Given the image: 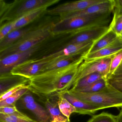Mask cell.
I'll use <instances>...</instances> for the list:
<instances>
[{"instance_id":"obj_1","label":"cell","mask_w":122,"mask_h":122,"mask_svg":"<svg viewBox=\"0 0 122 122\" xmlns=\"http://www.w3.org/2000/svg\"><path fill=\"white\" fill-rule=\"evenodd\" d=\"M84 58L62 68L41 73L30 78V91L38 97L59 95L72 88Z\"/></svg>"},{"instance_id":"obj_2","label":"cell","mask_w":122,"mask_h":122,"mask_svg":"<svg viewBox=\"0 0 122 122\" xmlns=\"http://www.w3.org/2000/svg\"><path fill=\"white\" fill-rule=\"evenodd\" d=\"M60 0H16L11 3L0 0V25L14 22L29 13L55 5Z\"/></svg>"},{"instance_id":"obj_3","label":"cell","mask_w":122,"mask_h":122,"mask_svg":"<svg viewBox=\"0 0 122 122\" xmlns=\"http://www.w3.org/2000/svg\"><path fill=\"white\" fill-rule=\"evenodd\" d=\"M55 22L50 20L41 22L14 44L0 51V60L14 53L28 50L44 42L52 35V26Z\"/></svg>"},{"instance_id":"obj_4","label":"cell","mask_w":122,"mask_h":122,"mask_svg":"<svg viewBox=\"0 0 122 122\" xmlns=\"http://www.w3.org/2000/svg\"><path fill=\"white\" fill-rule=\"evenodd\" d=\"M68 91L81 100L103 109L122 107V93L108 84L102 90L95 93H83L70 90Z\"/></svg>"},{"instance_id":"obj_5","label":"cell","mask_w":122,"mask_h":122,"mask_svg":"<svg viewBox=\"0 0 122 122\" xmlns=\"http://www.w3.org/2000/svg\"><path fill=\"white\" fill-rule=\"evenodd\" d=\"M111 13L94 15L76 16L59 20L52 26V33H60L77 30Z\"/></svg>"},{"instance_id":"obj_6","label":"cell","mask_w":122,"mask_h":122,"mask_svg":"<svg viewBox=\"0 0 122 122\" xmlns=\"http://www.w3.org/2000/svg\"><path fill=\"white\" fill-rule=\"evenodd\" d=\"M113 56L93 60H84L78 67L73 84L85 76L95 73L102 75L107 80L110 74L111 63Z\"/></svg>"},{"instance_id":"obj_7","label":"cell","mask_w":122,"mask_h":122,"mask_svg":"<svg viewBox=\"0 0 122 122\" xmlns=\"http://www.w3.org/2000/svg\"><path fill=\"white\" fill-rule=\"evenodd\" d=\"M41 43L28 50L14 53L0 60V76L10 73L15 67L30 60Z\"/></svg>"},{"instance_id":"obj_8","label":"cell","mask_w":122,"mask_h":122,"mask_svg":"<svg viewBox=\"0 0 122 122\" xmlns=\"http://www.w3.org/2000/svg\"><path fill=\"white\" fill-rule=\"evenodd\" d=\"M17 103L21 108L29 110L40 122H51V118L45 108L37 102L30 90L21 97Z\"/></svg>"},{"instance_id":"obj_9","label":"cell","mask_w":122,"mask_h":122,"mask_svg":"<svg viewBox=\"0 0 122 122\" xmlns=\"http://www.w3.org/2000/svg\"><path fill=\"white\" fill-rule=\"evenodd\" d=\"M95 42H90L83 43L67 44L60 50L39 60L48 62L53 59L60 57L78 55H83L85 56Z\"/></svg>"},{"instance_id":"obj_10","label":"cell","mask_w":122,"mask_h":122,"mask_svg":"<svg viewBox=\"0 0 122 122\" xmlns=\"http://www.w3.org/2000/svg\"><path fill=\"white\" fill-rule=\"evenodd\" d=\"M105 0H81L63 3L50 10L47 14L51 15L60 16L73 13L85 10L96 4L103 2Z\"/></svg>"},{"instance_id":"obj_11","label":"cell","mask_w":122,"mask_h":122,"mask_svg":"<svg viewBox=\"0 0 122 122\" xmlns=\"http://www.w3.org/2000/svg\"><path fill=\"white\" fill-rule=\"evenodd\" d=\"M47 63L41 60L30 59L14 68L11 73L30 79L42 72Z\"/></svg>"},{"instance_id":"obj_12","label":"cell","mask_w":122,"mask_h":122,"mask_svg":"<svg viewBox=\"0 0 122 122\" xmlns=\"http://www.w3.org/2000/svg\"><path fill=\"white\" fill-rule=\"evenodd\" d=\"M115 7L114 0H105L79 12L59 16V20L71 17L94 15L113 12Z\"/></svg>"},{"instance_id":"obj_13","label":"cell","mask_w":122,"mask_h":122,"mask_svg":"<svg viewBox=\"0 0 122 122\" xmlns=\"http://www.w3.org/2000/svg\"><path fill=\"white\" fill-rule=\"evenodd\" d=\"M59 95L48 97H38L40 101L43 103L49 113L51 122H66L69 120L61 112L58 104Z\"/></svg>"},{"instance_id":"obj_14","label":"cell","mask_w":122,"mask_h":122,"mask_svg":"<svg viewBox=\"0 0 122 122\" xmlns=\"http://www.w3.org/2000/svg\"><path fill=\"white\" fill-rule=\"evenodd\" d=\"M110 29L109 25L79 33L73 37L68 44L96 42L106 34Z\"/></svg>"},{"instance_id":"obj_15","label":"cell","mask_w":122,"mask_h":122,"mask_svg":"<svg viewBox=\"0 0 122 122\" xmlns=\"http://www.w3.org/2000/svg\"><path fill=\"white\" fill-rule=\"evenodd\" d=\"M60 95L70 103L76 109V113L81 115H92L99 110L103 109L101 107L87 103L71 95L68 91Z\"/></svg>"},{"instance_id":"obj_16","label":"cell","mask_w":122,"mask_h":122,"mask_svg":"<svg viewBox=\"0 0 122 122\" xmlns=\"http://www.w3.org/2000/svg\"><path fill=\"white\" fill-rule=\"evenodd\" d=\"M30 79L10 73L0 76V96L13 88L22 84H29Z\"/></svg>"},{"instance_id":"obj_17","label":"cell","mask_w":122,"mask_h":122,"mask_svg":"<svg viewBox=\"0 0 122 122\" xmlns=\"http://www.w3.org/2000/svg\"><path fill=\"white\" fill-rule=\"evenodd\" d=\"M122 50V38L119 37L110 45L101 50L84 56V60L90 61L97 60L114 55Z\"/></svg>"},{"instance_id":"obj_18","label":"cell","mask_w":122,"mask_h":122,"mask_svg":"<svg viewBox=\"0 0 122 122\" xmlns=\"http://www.w3.org/2000/svg\"><path fill=\"white\" fill-rule=\"evenodd\" d=\"M40 23H35L27 25L11 31L9 34L0 40V51L8 47L20 40L23 36L37 27Z\"/></svg>"},{"instance_id":"obj_19","label":"cell","mask_w":122,"mask_h":122,"mask_svg":"<svg viewBox=\"0 0 122 122\" xmlns=\"http://www.w3.org/2000/svg\"><path fill=\"white\" fill-rule=\"evenodd\" d=\"M85 55H78L60 57L48 62L42 72L48 71L62 68L74 64L84 58Z\"/></svg>"},{"instance_id":"obj_20","label":"cell","mask_w":122,"mask_h":122,"mask_svg":"<svg viewBox=\"0 0 122 122\" xmlns=\"http://www.w3.org/2000/svg\"><path fill=\"white\" fill-rule=\"evenodd\" d=\"M48 8L44 7L33 10L14 21L13 30L25 27L37 20L43 15L47 14Z\"/></svg>"},{"instance_id":"obj_21","label":"cell","mask_w":122,"mask_h":122,"mask_svg":"<svg viewBox=\"0 0 122 122\" xmlns=\"http://www.w3.org/2000/svg\"><path fill=\"white\" fill-rule=\"evenodd\" d=\"M119 37L111 30L110 28L106 34L94 43L87 55L95 52L110 45L116 40Z\"/></svg>"},{"instance_id":"obj_22","label":"cell","mask_w":122,"mask_h":122,"mask_svg":"<svg viewBox=\"0 0 122 122\" xmlns=\"http://www.w3.org/2000/svg\"><path fill=\"white\" fill-rule=\"evenodd\" d=\"M102 78H105L104 76L98 73L90 74L81 78L74 83L70 90H77L82 89Z\"/></svg>"},{"instance_id":"obj_23","label":"cell","mask_w":122,"mask_h":122,"mask_svg":"<svg viewBox=\"0 0 122 122\" xmlns=\"http://www.w3.org/2000/svg\"><path fill=\"white\" fill-rule=\"evenodd\" d=\"M29 90V87L21 89L4 100L0 101V107L16 106L17 101Z\"/></svg>"},{"instance_id":"obj_24","label":"cell","mask_w":122,"mask_h":122,"mask_svg":"<svg viewBox=\"0 0 122 122\" xmlns=\"http://www.w3.org/2000/svg\"><path fill=\"white\" fill-rule=\"evenodd\" d=\"M58 104L61 112L69 120H70L71 115L73 113H76V108L60 94L59 96Z\"/></svg>"},{"instance_id":"obj_25","label":"cell","mask_w":122,"mask_h":122,"mask_svg":"<svg viewBox=\"0 0 122 122\" xmlns=\"http://www.w3.org/2000/svg\"><path fill=\"white\" fill-rule=\"evenodd\" d=\"M107 85V80L105 78L98 80L90 85L77 90H71L85 93H93L100 91Z\"/></svg>"},{"instance_id":"obj_26","label":"cell","mask_w":122,"mask_h":122,"mask_svg":"<svg viewBox=\"0 0 122 122\" xmlns=\"http://www.w3.org/2000/svg\"><path fill=\"white\" fill-rule=\"evenodd\" d=\"M113 17L110 24L111 29L120 37L122 33V14L113 11Z\"/></svg>"},{"instance_id":"obj_27","label":"cell","mask_w":122,"mask_h":122,"mask_svg":"<svg viewBox=\"0 0 122 122\" xmlns=\"http://www.w3.org/2000/svg\"><path fill=\"white\" fill-rule=\"evenodd\" d=\"M87 122H117L116 116L108 113L103 112L93 116Z\"/></svg>"},{"instance_id":"obj_28","label":"cell","mask_w":122,"mask_h":122,"mask_svg":"<svg viewBox=\"0 0 122 122\" xmlns=\"http://www.w3.org/2000/svg\"><path fill=\"white\" fill-rule=\"evenodd\" d=\"M0 113L14 116L27 119H31L28 116L18 110L16 106L0 107Z\"/></svg>"},{"instance_id":"obj_29","label":"cell","mask_w":122,"mask_h":122,"mask_svg":"<svg viewBox=\"0 0 122 122\" xmlns=\"http://www.w3.org/2000/svg\"><path fill=\"white\" fill-rule=\"evenodd\" d=\"M0 121L2 122H40L32 118L27 119L2 113H0Z\"/></svg>"},{"instance_id":"obj_30","label":"cell","mask_w":122,"mask_h":122,"mask_svg":"<svg viewBox=\"0 0 122 122\" xmlns=\"http://www.w3.org/2000/svg\"><path fill=\"white\" fill-rule=\"evenodd\" d=\"M122 61V50L114 55L112 57L110 67V74L108 77L115 72L120 65Z\"/></svg>"},{"instance_id":"obj_31","label":"cell","mask_w":122,"mask_h":122,"mask_svg":"<svg viewBox=\"0 0 122 122\" xmlns=\"http://www.w3.org/2000/svg\"><path fill=\"white\" fill-rule=\"evenodd\" d=\"M107 82L108 84L122 93V77L108 78Z\"/></svg>"},{"instance_id":"obj_32","label":"cell","mask_w":122,"mask_h":122,"mask_svg":"<svg viewBox=\"0 0 122 122\" xmlns=\"http://www.w3.org/2000/svg\"><path fill=\"white\" fill-rule=\"evenodd\" d=\"M29 87V85L28 84H22V85H20L18 86L15 87L11 89H10L8 91H7L5 93L3 94V95L0 96V101H2L6 99V98H8L10 96H11L13 94H15V93L17 92L18 91H19L20 90L25 88Z\"/></svg>"},{"instance_id":"obj_33","label":"cell","mask_w":122,"mask_h":122,"mask_svg":"<svg viewBox=\"0 0 122 122\" xmlns=\"http://www.w3.org/2000/svg\"><path fill=\"white\" fill-rule=\"evenodd\" d=\"M13 22L5 23L0 25V40H2L13 30Z\"/></svg>"},{"instance_id":"obj_34","label":"cell","mask_w":122,"mask_h":122,"mask_svg":"<svg viewBox=\"0 0 122 122\" xmlns=\"http://www.w3.org/2000/svg\"><path fill=\"white\" fill-rule=\"evenodd\" d=\"M115 7L113 11L116 13L122 14V0H114Z\"/></svg>"},{"instance_id":"obj_35","label":"cell","mask_w":122,"mask_h":122,"mask_svg":"<svg viewBox=\"0 0 122 122\" xmlns=\"http://www.w3.org/2000/svg\"><path fill=\"white\" fill-rule=\"evenodd\" d=\"M122 77V70L115 72L113 74L110 76L108 78H121Z\"/></svg>"},{"instance_id":"obj_36","label":"cell","mask_w":122,"mask_h":122,"mask_svg":"<svg viewBox=\"0 0 122 122\" xmlns=\"http://www.w3.org/2000/svg\"><path fill=\"white\" fill-rule=\"evenodd\" d=\"M117 122H122V108L120 111L119 114L116 116Z\"/></svg>"},{"instance_id":"obj_37","label":"cell","mask_w":122,"mask_h":122,"mask_svg":"<svg viewBox=\"0 0 122 122\" xmlns=\"http://www.w3.org/2000/svg\"><path fill=\"white\" fill-rule=\"evenodd\" d=\"M121 70H122V62H121V63L120 65V66H118V67L116 69V70L115 71V72H118V71H120Z\"/></svg>"},{"instance_id":"obj_38","label":"cell","mask_w":122,"mask_h":122,"mask_svg":"<svg viewBox=\"0 0 122 122\" xmlns=\"http://www.w3.org/2000/svg\"><path fill=\"white\" fill-rule=\"evenodd\" d=\"M120 37H121V38H122V34H121V36H120Z\"/></svg>"},{"instance_id":"obj_39","label":"cell","mask_w":122,"mask_h":122,"mask_svg":"<svg viewBox=\"0 0 122 122\" xmlns=\"http://www.w3.org/2000/svg\"><path fill=\"white\" fill-rule=\"evenodd\" d=\"M66 122H71L70 120H68Z\"/></svg>"},{"instance_id":"obj_40","label":"cell","mask_w":122,"mask_h":122,"mask_svg":"<svg viewBox=\"0 0 122 122\" xmlns=\"http://www.w3.org/2000/svg\"><path fill=\"white\" fill-rule=\"evenodd\" d=\"M0 122H2V121H0Z\"/></svg>"}]
</instances>
